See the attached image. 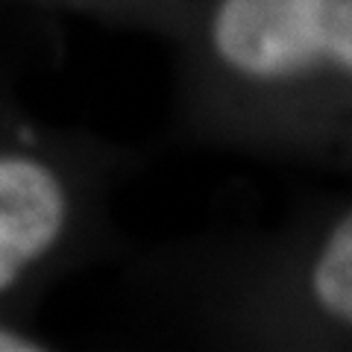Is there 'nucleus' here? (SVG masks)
<instances>
[{
    "label": "nucleus",
    "mask_w": 352,
    "mask_h": 352,
    "mask_svg": "<svg viewBox=\"0 0 352 352\" xmlns=\"http://www.w3.org/2000/svg\"><path fill=\"white\" fill-rule=\"evenodd\" d=\"M212 38L220 59L250 76L352 71V0H223Z\"/></svg>",
    "instance_id": "nucleus-1"
},
{
    "label": "nucleus",
    "mask_w": 352,
    "mask_h": 352,
    "mask_svg": "<svg viewBox=\"0 0 352 352\" xmlns=\"http://www.w3.org/2000/svg\"><path fill=\"white\" fill-rule=\"evenodd\" d=\"M65 223V191L38 162L0 159V291L44 256Z\"/></svg>",
    "instance_id": "nucleus-2"
},
{
    "label": "nucleus",
    "mask_w": 352,
    "mask_h": 352,
    "mask_svg": "<svg viewBox=\"0 0 352 352\" xmlns=\"http://www.w3.org/2000/svg\"><path fill=\"white\" fill-rule=\"evenodd\" d=\"M314 300L335 320L352 326V214H346L326 238L311 273Z\"/></svg>",
    "instance_id": "nucleus-3"
},
{
    "label": "nucleus",
    "mask_w": 352,
    "mask_h": 352,
    "mask_svg": "<svg viewBox=\"0 0 352 352\" xmlns=\"http://www.w3.org/2000/svg\"><path fill=\"white\" fill-rule=\"evenodd\" d=\"M21 349H36V346H32L27 338H18V335L0 329V352H21Z\"/></svg>",
    "instance_id": "nucleus-4"
}]
</instances>
